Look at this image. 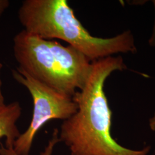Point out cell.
<instances>
[{
  "label": "cell",
  "instance_id": "6da1fadb",
  "mask_svg": "<svg viewBox=\"0 0 155 155\" xmlns=\"http://www.w3.org/2000/svg\"><path fill=\"white\" fill-rule=\"evenodd\" d=\"M92 70L83 89L72 97L75 113L63 121L59 130L60 141L71 155H148L150 147L131 150L118 143L111 134L112 111L104 86L113 72L127 68L121 56L92 62Z\"/></svg>",
  "mask_w": 155,
  "mask_h": 155
},
{
  "label": "cell",
  "instance_id": "7a4b0ae2",
  "mask_svg": "<svg viewBox=\"0 0 155 155\" xmlns=\"http://www.w3.org/2000/svg\"><path fill=\"white\" fill-rule=\"evenodd\" d=\"M18 17L27 32L43 39L64 41L91 61L137 51L129 31L110 38L91 35L67 0H25L18 9Z\"/></svg>",
  "mask_w": 155,
  "mask_h": 155
},
{
  "label": "cell",
  "instance_id": "3957f363",
  "mask_svg": "<svg viewBox=\"0 0 155 155\" xmlns=\"http://www.w3.org/2000/svg\"><path fill=\"white\" fill-rule=\"evenodd\" d=\"M13 54L17 69L71 97L83 89L92 70L93 61L72 47L24 29L13 38Z\"/></svg>",
  "mask_w": 155,
  "mask_h": 155
},
{
  "label": "cell",
  "instance_id": "277c9868",
  "mask_svg": "<svg viewBox=\"0 0 155 155\" xmlns=\"http://www.w3.org/2000/svg\"><path fill=\"white\" fill-rule=\"evenodd\" d=\"M12 75L28 90L33 101V114L27 129L21 133L13 145L18 155H29L37 133L52 120H67L76 113L78 105L71 97L62 94L17 69Z\"/></svg>",
  "mask_w": 155,
  "mask_h": 155
},
{
  "label": "cell",
  "instance_id": "5b68a950",
  "mask_svg": "<svg viewBox=\"0 0 155 155\" xmlns=\"http://www.w3.org/2000/svg\"><path fill=\"white\" fill-rule=\"evenodd\" d=\"M22 113V108L18 102H13L0 107V139L5 138V146L13 148L14 143L21 133L16 123Z\"/></svg>",
  "mask_w": 155,
  "mask_h": 155
},
{
  "label": "cell",
  "instance_id": "8992f818",
  "mask_svg": "<svg viewBox=\"0 0 155 155\" xmlns=\"http://www.w3.org/2000/svg\"><path fill=\"white\" fill-rule=\"evenodd\" d=\"M60 142L59 137V130L54 129L52 137L49 140L45 150L40 153V155H52L56 145ZM0 155H18L13 148H8L5 145L0 143Z\"/></svg>",
  "mask_w": 155,
  "mask_h": 155
},
{
  "label": "cell",
  "instance_id": "52a82bcc",
  "mask_svg": "<svg viewBox=\"0 0 155 155\" xmlns=\"http://www.w3.org/2000/svg\"><path fill=\"white\" fill-rule=\"evenodd\" d=\"M10 2L8 0H0V18L9 8Z\"/></svg>",
  "mask_w": 155,
  "mask_h": 155
},
{
  "label": "cell",
  "instance_id": "ba28073f",
  "mask_svg": "<svg viewBox=\"0 0 155 155\" xmlns=\"http://www.w3.org/2000/svg\"><path fill=\"white\" fill-rule=\"evenodd\" d=\"M3 68V64L1 63V61H0V107L5 105V98L4 97L2 94V82L1 78V70Z\"/></svg>",
  "mask_w": 155,
  "mask_h": 155
},
{
  "label": "cell",
  "instance_id": "9c48e42d",
  "mask_svg": "<svg viewBox=\"0 0 155 155\" xmlns=\"http://www.w3.org/2000/svg\"><path fill=\"white\" fill-rule=\"evenodd\" d=\"M153 4L154 8H155V20H154V24H153L152 35L149 39V45L150 46L154 47H155V0L153 1Z\"/></svg>",
  "mask_w": 155,
  "mask_h": 155
},
{
  "label": "cell",
  "instance_id": "30bf717a",
  "mask_svg": "<svg viewBox=\"0 0 155 155\" xmlns=\"http://www.w3.org/2000/svg\"><path fill=\"white\" fill-rule=\"evenodd\" d=\"M149 126L152 131H155V112L153 115L150 118L149 120Z\"/></svg>",
  "mask_w": 155,
  "mask_h": 155
}]
</instances>
